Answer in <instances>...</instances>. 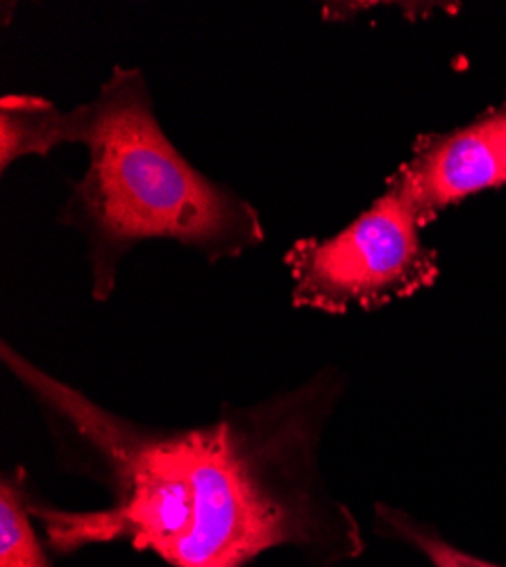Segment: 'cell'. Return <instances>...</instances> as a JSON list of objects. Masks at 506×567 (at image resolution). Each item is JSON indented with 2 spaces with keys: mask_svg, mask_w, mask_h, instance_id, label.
<instances>
[{
  "mask_svg": "<svg viewBox=\"0 0 506 567\" xmlns=\"http://www.w3.org/2000/svg\"><path fill=\"white\" fill-rule=\"evenodd\" d=\"M0 359L37 404L58 461L110 495L105 508L66 511L30 493L58 554L127 543L171 567H248L293 547L330 567L363 554L352 511L320 472V443L343 395L337 368L252 406L225 404L203 427L175 430L118 415L25 359Z\"/></svg>",
  "mask_w": 506,
  "mask_h": 567,
  "instance_id": "cell-1",
  "label": "cell"
},
{
  "mask_svg": "<svg viewBox=\"0 0 506 567\" xmlns=\"http://www.w3.org/2000/svg\"><path fill=\"white\" fill-rule=\"evenodd\" d=\"M71 118L89 166L71 182L60 223L84 236L94 300H110L121 261L144 241L184 246L209 264L264 244L259 212L173 146L140 69L116 66Z\"/></svg>",
  "mask_w": 506,
  "mask_h": 567,
  "instance_id": "cell-2",
  "label": "cell"
},
{
  "mask_svg": "<svg viewBox=\"0 0 506 567\" xmlns=\"http://www.w3.org/2000/svg\"><path fill=\"white\" fill-rule=\"evenodd\" d=\"M421 229L402 184L391 175L384 194L345 229L328 239L309 236L287 250L293 305L343 316L432 287L438 255L423 241Z\"/></svg>",
  "mask_w": 506,
  "mask_h": 567,
  "instance_id": "cell-3",
  "label": "cell"
},
{
  "mask_svg": "<svg viewBox=\"0 0 506 567\" xmlns=\"http://www.w3.org/2000/svg\"><path fill=\"white\" fill-rule=\"evenodd\" d=\"M393 177L421 227L475 194L506 188V93L468 125L421 134Z\"/></svg>",
  "mask_w": 506,
  "mask_h": 567,
  "instance_id": "cell-4",
  "label": "cell"
},
{
  "mask_svg": "<svg viewBox=\"0 0 506 567\" xmlns=\"http://www.w3.org/2000/svg\"><path fill=\"white\" fill-rule=\"evenodd\" d=\"M64 144H73L71 112L41 96L0 99V171L8 173L23 157L51 155Z\"/></svg>",
  "mask_w": 506,
  "mask_h": 567,
  "instance_id": "cell-5",
  "label": "cell"
},
{
  "mask_svg": "<svg viewBox=\"0 0 506 567\" xmlns=\"http://www.w3.org/2000/svg\"><path fill=\"white\" fill-rule=\"evenodd\" d=\"M30 477L23 467L0 482V567H51L49 551L32 527Z\"/></svg>",
  "mask_w": 506,
  "mask_h": 567,
  "instance_id": "cell-6",
  "label": "cell"
},
{
  "mask_svg": "<svg viewBox=\"0 0 506 567\" xmlns=\"http://www.w3.org/2000/svg\"><path fill=\"white\" fill-rule=\"evenodd\" d=\"M375 532L416 547L432 563V567H502L454 547L434 527L419 523L409 513L389 504L375 506Z\"/></svg>",
  "mask_w": 506,
  "mask_h": 567,
  "instance_id": "cell-7",
  "label": "cell"
}]
</instances>
